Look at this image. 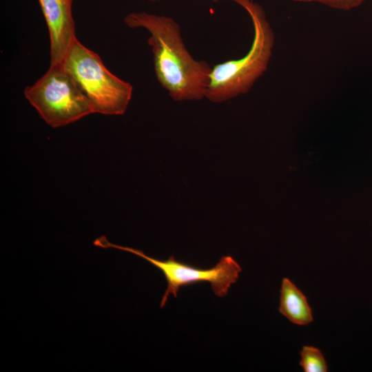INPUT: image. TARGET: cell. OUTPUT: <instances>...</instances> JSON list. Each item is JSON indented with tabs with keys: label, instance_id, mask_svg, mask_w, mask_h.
<instances>
[{
	"label": "cell",
	"instance_id": "obj_1",
	"mask_svg": "<svg viewBox=\"0 0 372 372\" xmlns=\"http://www.w3.org/2000/svg\"><path fill=\"white\" fill-rule=\"evenodd\" d=\"M131 28L149 32L147 43L153 54L156 78L176 101H199L205 98L212 67L196 60L183 42L180 25L172 17L145 12H134L124 18Z\"/></svg>",
	"mask_w": 372,
	"mask_h": 372
},
{
	"label": "cell",
	"instance_id": "obj_2",
	"mask_svg": "<svg viewBox=\"0 0 372 372\" xmlns=\"http://www.w3.org/2000/svg\"><path fill=\"white\" fill-rule=\"evenodd\" d=\"M230 1L249 16L254 37L245 56L212 67L205 98L215 103L247 93L268 69L275 44L273 30L261 5L254 0Z\"/></svg>",
	"mask_w": 372,
	"mask_h": 372
},
{
	"label": "cell",
	"instance_id": "obj_3",
	"mask_svg": "<svg viewBox=\"0 0 372 372\" xmlns=\"http://www.w3.org/2000/svg\"><path fill=\"white\" fill-rule=\"evenodd\" d=\"M63 66L92 105L94 113L123 114L130 102L133 87L105 66L99 56L76 39Z\"/></svg>",
	"mask_w": 372,
	"mask_h": 372
},
{
	"label": "cell",
	"instance_id": "obj_4",
	"mask_svg": "<svg viewBox=\"0 0 372 372\" xmlns=\"http://www.w3.org/2000/svg\"><path fill=\"white\" fill-rule=\"evenodd\" d=\"M24 95L52 127L65 126L94 113L91 103L63 64L50 65L37 82L25 89Z\"/></svg>",
	"mask_w": 372,
	"mask_h": 372
},
{
	"label": "cell",
	"instance_id": "obj_5",
	"mask_svg": "<svg viewBox=\"0 0 372 372\" xmlns=\"http://www.w3.org/2000/svg\"><path fill=\"white\" fill-rule=\"evenodd\" d=\"M95 246L103 249L114 248L136 255L152 263L163 273L167 282L160 307L163 308L168 297L172 294L177 297L178 291L183 287L200 282H209L214 294L218 297L225 296L231 285L236 282L242 269L230 256H223L212 268L202 269L177 261L174 256L166 260H159L145 255L135 248L124 247L110 242L105 236L96 238Z\"/></svg>",
	"mask_w": 372,
	"mask_h": 372
},
{
	"label": "cell",
	"instance_id": "obj_6",
	"mask_svg": "<svg viewBox=\"0 0 372 372\" xmlns=\"http://www.w3.org/2000/svg\"><path fill=\"white\" fill-rule=\"evenodd\" d=\"M74 0H38L50 40V65L63 64L77 39L72 12Z\"/></svg>",
	"mask_w": 372,
	"mask_h": 372
},
{
	"label": "cell",
	"instance_id": "obj_7",
	"mask_svg": "<svg viewBox=\"0 0 372 372\" xmlns=\"http://www.w3.org/2000/svg\"><path fill=\"white\" fill-rule=\"evenodd\" d=\"M279 312L291 323L298 326L308 325L313 320L307 297L287 278H284L282 281Z\"/></svg>",
	"mask_w": 372,
	"mask_h": 372
},
{
	"label": "cell",
	"instance_id": "obj_8",
	"mask_svg": "<svg viewBox=\"0 0 372 372\" xmlns=\"http://www.w3.org/2000/svg\"><path fill=\"white\" fill-rule=\"evenodd\" d=\"M300 365L304 372H327L328 366L322 351L313 346H303Z\"/></svg>",
	"mask_w": 372,
	"mask_h": 372
},
{
	"label": "cell",
	"instance_id": "obj_9",
	"mask_svg": "<svg viewBox=\"0 0 372 372\" xmlns=\"http://www.w3.org/2000/svg\"><path fill=\"white\" fill-rule=\"evenodd\" d=\"M296 2H316L325 5L333 9L349 11L360 6L365 0H291Z\"/></svg>",
	"mask_w": 372,
	"mask_h": 372
},
{
	"label": "cell",
	"instance_id": "obj_10",
	"mask_svg": "<svg viewBox=\"0 0 372 372\" xmlns=\"http://www.w3.org/2000/svg\"><path fill=\"white\" fill-rule=\"evenodd\" d=\"M143 1H152V2H157V1H162V0H143Z\"/></svg>",
	"mask_w": 372,
	"mask_h": 372
},
{
	"label": "cell",
	"instance_id": "obj_11",
	"mask_svg": "<svg viewBox=\"0 0 372 372\" xmlns=\"http://www.w3.org/2000/svg\"><path fill=\"white\" fill-rule=\"evenodd\" d=\"M211 1L214 2V3H217L220 0H211Z\"/></svg>",
	"mask_w": 372,
	"mask_h": 372
}]
</instances>
